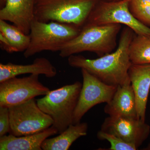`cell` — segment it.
Instances as JSON below:
<instances>
[{
	"label": "cell",
	"instance_id": "1",
	"mask_svg": "<svg viewBox=\"0 0 150 150\" xmlns=\"http://www.w3.org/2000/svg\"><path fill=\"white\" fill-rule=\"evenodd\" d=\"M135 34L126 26L121 31L118 47L114 51L93 59L75 54L68 57V64L74 68L84 69L109 85L118 86L130 83L129 71L132 63L129 47Z\"/></svg>",
	"mask_w": 150,
	"mask_h": 150
},
{
	"label": "cell",
	"instance_id": "2",
	"mask_svg": "<svg viewBox=\"0 0 150 150\" xmlns=\"http://www.w3.org/2000/svg\"><path fill=\"white\" fill-rule=\"evenodd\" d=\"M121 25L85 24L74 38L66 43L59 56L67 58L81 52H93L99 57L111 53L117 46V38Z\"/></svg>",
	"mask_w": 150,
	"mask_h": 150
},
{
	"label": "cell",
	"instance_id": "3",
	"mask_svg": "<svg viewBox=\"0 0 150 150\" xmlns=\"http://www.w3.org/2000/svg\"><path fill=\"white\" fill-rule=\"evenodd\" d=\"M81 28L56 21L44 22L34 18L30 25L29 46L24 51L29 58L44 51L57 52L80 33Z\"/></svg>",
	"mask_w": 150,
	"mask_h": 150
},
{
	"label": "cell",
	"instance_id": "4",
	"mask_svg": "<svg viewBox=\"0 0 150 150\" xmlns=\"http://www.w3.org/2000/svg\"><path fill=\"white\" fill-rule=\"evenodd\" d=\"M98 0H35L34 19L81 28Z\"/></svg>",
	"mask_w": 150,
	"mask_h": 150
},
{
	"label": "cell",
	"instance_id": "5",
	"mask_svg": "<svg viewBox=\"0 0 150 150\" xmlns=\"http://www.w3.org/2000/svg\"><path fill=\"white\" fill-rule=\"evenodd\" d=\"M82 83L76 81L54 90L37 99L38 105L54 121L53 126L61 134L73 124Z\"/></svg>",
	"mask_w": 150,
	"mask_h": 150
},
{
	"label": "cell",
	"instance_id": "6",
	"mask_svg": "<svg viewBox=\"0 0 150 150\" xmlns=\"http://www.w3.org/2000/svg\"><path fill=\"white\" fill-rule=\"evenodd\" d=\"M111 24L126 25L137 35H150V28L140 22L130 11L129 0L98 1L84 25Z\"/></svg>",
	"mask_w": 150,
	"mask_h": 150
},
{
	"label": "cell",
	"instance_id": "7",
	"mask_svg": "<svg viewBox=\"0 0 150 150\" xmlns=\"http://www.w3.org/2000/svg\"><path fill=\"white\" fill-rule=\"evenodd\" d=\"M10 119V134L16 137L36 134L53 126L54 121L32 98L8 108Z\"/></svg>",
	"mask_w": 150,
	"mask_h": 150
},
{
	"label": "cell",
	"instance_id": "8",
	"mask_svg": "<svg viewBox=\"0 0 150 150\" xmlns=\"http://www.w3.org/2000/svg\"><path fill=\"white\" fill-rule=\"evenodd\" d=\"M39 76L15 77L0 83V106L9 108L46 95L50 89L40 82Z\"/></svg>",
	"mask_w": 150,
	"mask_h": 150
},
{
	"label": "cell",
	"instance_id": "9",
	"mask_svg": "<svg viewBox=\"0 0 150 150\" xmlns=\"http://www.w3.org/2000/svg\"><path fill=\"white\" fill-rule=\"evenodd\" d=\"M81 69L83 81L74 113L73 124L81 122L85 114L92 108L110 102L118 87L104 83L86 70Z\"/></svg>",
	"mask_w": 150,
	"mask_h": 150
},
{
	"label": "cell",
	"instance_id": "10",
	"mask_svg": "<svg viewBox=\"0 0 150 150\" xmlns=\"http://www.w3.org/2000/svg\"><path fill=\"white\" fill-rule=\"evenodd\" d=\"M100 130L114 134L138 149L150 134V126L145 121L130 117L108 116L105 119Z\"/></svg>",
	"mask_w": 150,
	"mask_h": 150
},
{
	"label": "cell",
	"instance_id": "11",
	"mask_svg": "<svg viewBox=\"0 0 150 150\" xmlns=\"http://www.w3.org/2000/svg\"><path fill=\"white\" fill-rule=\"evenodd\" d=\"M35 0H6L0 10V19L10 22L25 34H29L34 18Z\"/></svg>",
	"mask_w": 150,
	"mask_h": 150
},
{
	"label": "cell",
	"instance_id": "12",
	"mask_svg": "<svg viewBox=\"0 0 150 150\" xmlns=\"http://www.w3.org/2000/svg\"><path fill=\"white\" fill-rule=\"evenodd\" d=\"M129 74L136 98L138 118L145 121L150 90V64H132Z\"/></svg>",
	"mask_w": 150,
	"mask_h": 150
},
{
	"label": "cell",
	"instance_id": "13",
	"mask_svg": "<svg viewBox=\"0 0 150 150\" xmlns=\"http://www.w3.org/2000/svg\"><path fill=\"white\" fill-rule=\"evenodd\" d=\"M104 111L109 116L138 118L136 98L131 83L118 86Z\"/></svg>",
	"mask_w": 150,
	"mask_h": 150
},
{
	"label": "cell",
	"instance_id": "14",
	"mask_svg": "<svg viewBox=\"0 0 150 150\" xmlns=\"http://www.w3.org/2000/svg\"><path fill=\"white\" fill-rule=\"evenodd\" d=\"M25 74L43 75L46 77L51 78L57 74V70L51 62L44 57L36 58L30 64H0V83Z\"/></svg>",
	"mask_w": 150,
	"mask_h": 150
},
{
	"label": "cell",
	"instance_id": "15",
	"mask_svg": "<svg viewBox=\"0 0 150 150\" xmlns=\"http://www.w3.org/2000/svg\"><path fill=\"white\" fill-rule=\"evenodd\" d=\"M58 134L54 126L44 131L26 136L16 137L12 134L0 137L1 150H41L42 144L49 137Z\"/></svg>",
	"mask_w": 150,
	"mask_h": 150
},
{
	"label": "cell",
	"instance_id": "16",
	"mask_svg": "<svg viewBox=\"0 0 150 150\" xmlns=\"http://www.w3.org/2000/svg\"><path fill=\"white\" fill-rule=\"evenodd\" d=\"M30 37L14 25L0 19V46L8 53L24 52L29 46Z\"/></svg>",
	"mask_w": 150,
	"mask_h": 150
},
{
	"label": "cell",
	"instance_id": "17",
	"mask_svg": "<svg viewBox=\"0 0 150 150\" xmlns=\"http://www.w3.org/2000/svg\"><path fill=\"white\" fill-rule=\"evenodd\" d=\"M88 125L86 123H80L70 125L59 136L48 138L41 146L43 150H67L73 143L87 134Z\"/></svg>",
	"mask_w": 150,
	"mask_h": 150
},
{
	"label": "cell",
	"instance_id": "18",
	"mask_svg": "<svg viewBox=\"0 0 150 150\" xmlns=\"http://www.w3.org/2000/svg\"><path fill=\"white\" fill-rule=\"evenodd\" d=\"M129 55L132 64H150V35L135 33L129 47Z\"/></svg>",
	"mask_w": 150,
	"mask_h": 150
},
{
	"label": "cell",
	"instance_id": "19",
	"mask_svg": "<svg viewBox=\"0 0 150 150\" xmlns=\"http://www.w3.org/2000/svg\"><path fill=\"white\" fill-rule=\"evenodd\" d=\"M129 8L135 18L150 27V0H129Z\"/></svg>",
	"mask_w": 150,
	"mask_h": 150
},
{
	"label": "cell",
	"instance_id": "20",
	"mask_svg": "<svg viewBox=\"0 0 150 150\" xmlns=\"http://www.w3.org/2000/svg\"><path fill=\"white\" fill-rule=\"evenodd\" d=\"M98 139L101 140H106L110 144L108 149H101L105 150H137L138 148L134 145L127 143L114 134L100 130L97 134Z\"/></svg>",
	"mask_w": 150,
	"mask_h": 150
},
{
	"label": "cell",
	"instance_id": "21",
	"mask_svg": "<svg viewBox=\"0 0 150 150\" xmlns=\"http://www.w3.org/2000/svg\"><path fill=\"white\" fill-rule=\"evenodd\" d=\"M10 119L8 107L0 106V137L10 131Z\"/></svg>",
	"mask_w": 150,
	"mask_h": 150
},
{
	"label": "cell",
	"instance_id": "22",
	"mask_svg": "<svg viewBox=\"0 0 150 150\" xmlns=\"http://www.w3.org/2000/svg\"><path fill=\"white\" fill-rule=\"evenodd\" d=\"M6 0H0V7L1 8H3L4 6Z\"/></svg>",
	"mask_w": 150,
	"mask_h": 150
},
{
	"label": "cell",
	"instance_id": "23",
	"mask_svg": "<svg viewBox=\"0 0 150 150\" xmlns=\"http://www.w3.org/2000/svg\"><path fill=\"white\" fill-rule=\"evenodd\" d=\"M103 1H121V0H98Z\"/></svg>",
	"mask_w": 150,
	"mask_h": 150
},
{
	"label": "cell",
	"instance_id": "24",
	"mask_svg": "<svg viewBox=\"0 0 150 150\" xmlns=\"http://www.w3.org/2000/svg\"><path fill=\"white\" fill-rule=\"evenodd\" d=\"M143 150H150V143L148 144L147 146L146 147L144 148L143 149Z\"/></svg>",
	"mask_w": 150,
	"mask_h": 150
}]
</instances>
